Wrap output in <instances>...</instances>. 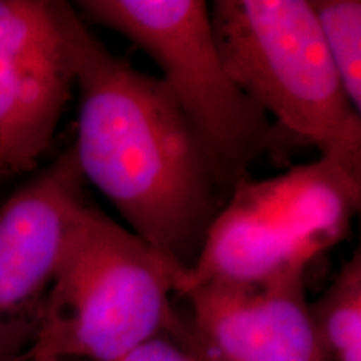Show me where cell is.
Instances as JSON below:
<instances>
[{
  "label": "cell",
  "instance_id": "1",
  "mask_svg": "<svg viewBox=\"0 0 361 361\" xmlns=\"http://www.w3.org/2000/svg\"><path fill=\"white\" fill-rule=\"evenodd\" d=\"M54 6L78 90L72 151L84 183L129 231L189 271L224 204L213 161L159 78L107 51L74 6Z\"/></svg>",
  "mask_w": 361,
  "mask_h": 361
},
{
  "label": "cell",
  "instance_id": "12",
  "mask_svg": "<svg viewBox=\"0 0 361 361\" xmlns=\"http://www.w3.org/2000/svg\"><path fill=\"white\" fill-rule=\"evenodd\" d=\"M24 361H62V360H59L57 356L47 353V351L32 348V351H30L29 356H27Z\"/></svg>",
  "mask_w": 361,
  "mask_h": 361
},
{
  "label": "cell",
  "instance_id": "11",
  "mask_svg": "<svg viewBox=\"0 0 361 361\" xmlns=\"http://www.w3.org/2000/svg\"><path fill=\"white\" fill-rule=\"evenodd\" d=\"M116 361H192L174 340L168 335L152 338Z\"/></svg>",
  "mask_w": 361,
  "mask_h": 361
},
{
  "label": "cell",
  "instance_id": "9",
  "mask_svg": "<svg viewBox=\"0 0 361 361\" xmlns=\"http://www.w3.org/2000/svg\"><path fill=\"white\" fill-rule=\"evenodd\" d=\"M316 338L329 361H361V251L310 303Z\"/></svg>",
  "mask_w": 361,
  "mask_h": 361
},
{
  "label": "cell",
  "instance_id": "15",
  "mask_svg": "<svg viewBox=\"0 0 361 361\" xmlns=\"http://www.w3.org/2000/svg\"><path fill=\"white\" fill-rule=\"evenodd\" d=\"M24 360H25V358H24ZM24 360H22V361H24Z\"/></svg>",
  "mask_w": 361,
  "mask_h": 361
},
{
  "label": "cell",
  "instance_id": "2",
  "mask_svg": "<svg viewBox=\"0 0 361 361\" xmlns=\"http://www.w3.org/2000/svg\"><path fill=\"white\" fill-rule=\"evenodd\" d=\"M221 61L278 128L361 179V114L351 106L306 0H214Z\"/></svg>",
  "mask_w": 361,
  "mask_h": 361
},
{
  "label": "cell",
  "instance_id": "5",
  "mask_svg": "<svg viewBox=\"0 0 361 361\" xmlns=\"http://www.w3.org/2000/svg\"><path fill=\"white\" fill-rule=\"evenodd\" d=\"M74 8L85 24L123 35L154 61L226 189L247 178L259 157L279 152L283 134L221 61L206 2L79 0Z\"/></svg>",
  "mask_w": 361,
  "mask_h": 361
},
{
  "label": "cell",
  "instance_id": "13",
  "mask_svg": "<svg viewBox=\"0 0 361 361\" xmlns=\"http://www.w3.org/2000/svg\"><path fill=\"white\" fill-rule=\"evenodd\" d=\"M16 173L11 169V166L7 164L6 157H4L2 152H0V179H6V178H11Z\"/></svg>",
  "mask_w": 361,
  "mask_h": 361
},
{
  "label": "cell",
  "instance_id": "3",
  "mask_svg": "<svg viewBox=\"0 0 361 361\" xmlns=\"http://www.w3.org/2000/svg\"><path fill=\"white\" fill-rule=\"evenodd\" d=\"M184 273L87 204L67 241L34 348L62 361L119 360L168 331Z\"/></svg>",
  "mask_w": 361,
  "mask_h": 361
},
{
  "label": "cell",
  "instance_id": "8",
  "mask_svg": "<svg viewBox=\"0 0 361 361\" xmlns=\"http://www.w3.org/2000/svg\"><path fill=\"white\" fill-rule=\"evenodd\" d=\"M72 89L54 0H0V152L13 173L51 147Z\"/></svg>",
  "mask_w": 361,
  "mask_h": 361
},
{
  "label": "cell",
  "instance_id": "10",
  "mask_svg": "<svg viewBox=\"0 0 361 361\" xmlns=\"http://www.w3.org/2000/svg\"><path fill=\"white\" fill-rule=\"evenodd\" d=\"M310 4L341 87L361 114V2L311 0Z\"/></svg>",
  "mask_w": 361,
  "mask_h": 361
},
{
  "label": "cell",
  "instance_id": "14",
  "mask_svg": "<svg viewBox=\"0 0 361 361\" xmlns=\"http://www.w3.org/2000/svg\"><path fill=\"white\" fill-rule=\"evenodd\" d=\"M183 350H184V348H183ZM184 351H186V353H188L189 356H191V360H192V361H209V360L202 358L201 355H196V353H192V351H188V350H184Z\"/></svg>",
  "mask_w": 361,
  "mask_h": 361
},
{
  "label": "cell",
  "instance_id": "7",
  "mask_svg": "<svg viewBox=\"0 0 361 361\" xmlns=\"http://www.w3.org/2000/svg\"><path fill=\"white\" fill-rule=\"evenodd\" d=\"M305 276L197 284L178 296L186 310L176 306L164 335L209 361H329L311 322Z\"/></svg>",
  "mask_w": 361,
  "mask_h": 361
},
{
  "label": "cell",
  "instance_id": "4",
  "mask_svg": "<svg viewBox=\"0 0 361 361\" xmlns=\"http://www.w3.org/2000/svg\"><path fill=\"white\" fill-rule=\"evenodd\" d=\"M360 204L361 179L324 157L266 179L238 180L176 298L202 283L306 274L316 258L345 239Z\"/></svg>",
  "mask_w": 361,
  "mask_h": 361
},
{
  "label": "cell",
  "instance_id": "6",
  "mask_svg": "<svg viewBox=\"0 0 361 361\" xmlns=\"http://www.w3.org/2000/svg\"><path fill=\"white\" fill-rule=\"evenodd\" d=\"M72 147L0 202V361L37 343L45 305L80 213L89 204Z\"/></svg>",
  "mask_w": 361,
  "mask_h": 361
}]
</instances>
